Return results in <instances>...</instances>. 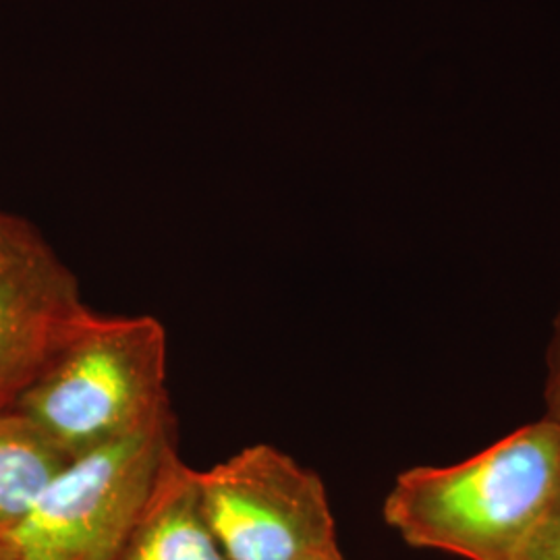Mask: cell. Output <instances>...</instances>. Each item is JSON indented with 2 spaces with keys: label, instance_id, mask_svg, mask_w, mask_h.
Segmentation results:
<instances>
[{
  "label": "cell",
  "instance_id": "1",
  "mask_svg": "<svg viewBox=\"0 0 560 560\" xmlns=\"http://www.w3.org/2000/svg\"><path fill=\"white\" fill-rule=\"evenodd\" d=\"M559 494L560 421L544 416L469 459L402 471L382 515L413 548L520 560Z\"/></svg>",
  "mask_w": 560,
  "mask_h": 560
},
{
  "label": "cell",
  "instance_id": "2",
  "mask_svg": "<svg viewBox=\"0 0 560 560\" xmlns=\"http://www.w3.org/2000/svg\"><path fill=\"white\" fill-rule=\"evenodd\" d=\"M166 349L156 318L92 312L11 409L75 459L173 413Z\"/></svg>",
  "mask_w": 560,
  "mask_h": 560
},
{
  "label": "cell",
  "instance_id": "3",
  "mask_svg": "<svg viewBox=\"0 0 560 560\" xmlns=\"http://www.w3.org/2000/svg\"><path fill=\"white\" fill-rule=\"evenodd\" d=\"M175 434L168 413L71 460L4 538L15 560H119Z\"/></svg>",
  "mask_w": 560,
  "mask_h": 560
},
{
  "label": "cell",
  "instance_id": "4",
  "mask_svg": "<svg viewBox=\"0 0 560 560\" xmlns=\"http://www.w3.org/2000/svg\"><path fill=\"white\" fill-rule=\"evenodd\" d=\"M208 523L226 560H312L340 550L320 476L270 444L198 471Z\"/></svg>",
  "mask_w": 560,
  "mask_h": 560
},
{
  "label": "cell",
  "instance_id": "5",
  "mask_svg": "<svg viewBox=\"0 0 560 560\" xmlns=\"http://www.w3.org/2000/svg\"><path fill=\"white\" fill-rule=\"evenodd\" d=\"M92 310L80 280L23 217L0 210V411L13 407Z\"/></svg>",
  "mask_w": 560,
  "mask_h": 560
},
{
  "label": "cell",
  "instance_id": "6",
  "mask_svg": "<svg viewBox=\"0 0 560 560\" xmlns=\"http://www.w3.org/2000/svg\"><path fill=\"white\" fill-rule=\"evenodd\" d=\"M119 560H226L201 502L198 469L164 455Z\"/></svg>",
  "mask_w": 560,
  "mask_h": 560
},
{
  "label": "cell",
  "instance_id": "7",
  "mask_svg": "<svg viewBox=\"0 0 560 560\" xmlns=\"http://www.w3.org/2000/svg\"><path fill=\"white\" fill-rule=\"evenodd\" d=\"M71 460L21 413L0 411V540L27 517Z\"/></svg>",
  "mask_w": 560,
  "mask_h": 560
},
{
  "label": "cell",
  "instance_id": "8",
  "mask_svg": "<svg viewBox=\"0 0 560 560\" xmlns=\"http://www.w3.org/2000/svg\"><path fill=\"white\" fill-rule=\"evenodd\" d=\"M520 560H560V494L523 548Z\"/></svg>",
  "mask_w": 560,
  "mask_h": 560
},
{
  "label": "cell",
  "instance_id": "9",
  "mask_svg": "<svg viewBox=\"0 0 560 560\" xmlns=\"http://www.w3.org/2000/svg\"><path fill=\"white\" fill-rule=\"evenodd\" d=\"M544 405L546 418L560 421V305L555 322L552 335L546 347V374H544Z\"/></svg>",
  "mask_w": 560,
  "mask_h": 560
},
{
  "label": "cell",
  "instance_id": "10",
  "mask_svg": "<svg viewBox=\"0 0 560 560\" xmlns=\"http://www.w3.org/2000/svg\"><path fill=\"white\" fill-rule=\"evenodd\" d=\"M0 560H15L13 548L9 546L7 540H0Z\"/></svg>",
  "mask_w": 560,
  "mask_h": 560
},
{
  "label": "cell",
  "instance_id": "11",
  "mask_svg": "<svg viewBox=\"0 0 560 560\" xmlns=\"http://www.w3.org/2000/svg\"><path fill=\"white\" fill-rule=\"evenodd\" d=\"M312 560H347L345 559V555H342V550H335V552H330V555H322L318 559Z\"/></svg>",
  "mask_w": 560,
  "mask_h": 560
}]
</instances>
